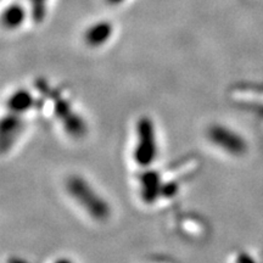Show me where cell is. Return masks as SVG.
Returning a JSON list of instances; mask_svg holds the SVG:
<instances>
[{
	"label": "cell",
	"mask_w": 263,
	"mask_h": 263,
	"mask_svg": "<svg viewBox=\"0 0 263 263\" xmlns=\"http://www.w3.org/2000/svg\"><path fill=\"white\" fill-rule=\"evenodd\" d=\"M67 195L93 221L105 222L111 216V206L105 197L82 176L67 177L65 180Z\"/></svg>",
	"instance_id": "6da1fadb"
},
{
	"label": "cell",
	"mask_w": 263,
	"mask_h": 263,
	"mask_svg": "<svg viewBox=\"0 0 263 263\" xmlns=\"http://www.w3.org/2000/svg\"><path fill=\"white\" fill-rule=\"evenodd\" d=\"M159 156L156 127L153 118L141 116L136 123V143L132 157L141 168L153 167Z\"/></svg>",
	"instance_id": "7a4b0ae2"
},
{
	"label": "cell",
	"mask_w": 263,
	"mask_h": 263,
	"mask_svg": "<svg viewBox=\"0 0 263 263\" xmlns=\"http://www.w3.org/2000/svg\"><path fill=\"white\" fill-rule=\"evenodd\" d=\"M206 138L216 149L229 156L239 157L248 151V141L245 138L226 124H211L206 129Z\"/></svg>",
	"instance_id": "3957f363"
},
{
	"label": "cell",
	"mask_w": 263,
	"mask_h": 263,
	"mask_svg": "<svg viewBox=\"0 0 263 263\" xmlns=\"http://www.w3.org/2000/svg\"><path fill=\"white\" fill-rule=\"evenodd\" d=\"M143 173L140 174L139 185H140V197L147 205H151L160 197H162L163 182L161 174L154 170L153 167L143 168Z\"/></svg>",
	"instance_id": "277c9868"
},
{
	"label": "cell",
	"mask_w": 263,
	"mask_h": 263,
	"mask_svg": "<svg viewBox=\"0 0 263 263\" xmlns=\"http://www.w3.org/2000/svg\"><path fill=\"white\" fill-rule=\"evenodd\" d=\"M114 34V26L107 21H100L85 29L83 39L90 48H100L110 41Z\"/></svg>",
	"instance_id": "5b68a950"
},
{
	"label": "cell",
	"mask_w": 263,
	"mask_h": 263,
	"mask_svg": "<svg viewBox=\"0 0 263 263\" xmlns=\"http://www.w3.org/2000/svg\"><path fill=\"white\" fill-rule=\"evenodd\" d=\"M34 105V97L32 93L25 88H20V89L12 91L6 99V107H8L10 114L18 115L22 116Z\"/></svg>",
	"instance_id": "8992f818"
},
{
	"label": "cell",
	"mask_w": 263,
	"mask_h": 263,
	"mask_svg": "<svg viewBox=\"0 0 263 263\" xmlns=\"http://www.w3.org/2000/svg\"><path fill=\"white\" fill-rule=\"evenodd\" d=\"M22 129L21 116L15 114H10L5 116L2 121V137H3V147L11 145L20 136Z\"/></svg>",
	"instance_id": "52a82bcc"
},
{
	"label": "cell",
	"mask_w": 263,
	"mask_h": 263,
	"mask_svg": "<svg viewBox=\"0 0 263 263\" xmlns=\"http://www.w3.org/2000/svg\"><path fill=\"white\" fill-rule=\"evenodd\" d=\"M26 11L21 5L12 4L3 14V24L6 28L16 29L25 22Z\"/></svg>",
	"instance_id": "ba28073f"
},
{
	"label": "cell",
	"mask_w": 263,
	"mask_h": 263,
	"mask_svg": "<svg viewBox=\"0 0 263 263\" xmlns=\"http://www.w3.org/2000/svg\"><path fill=\"white\" fill-rule=\"evenodd\" d=\"M65 128L67 129L68 133L73 134V136H80V134L85 132V124L83 120L80 116H76V115H70L68 117H66Z\"/></svg>",
	"instance_id": "9c48e42d"
},
{
	"label": "cell",
	"mask_w": 263,
	"mask_h": 263,
	"mask_svg": "<svg viewBox=\"0 0 263 263\" xmlns=\"http://www.w3.org/2000/svg\"><path fill=\"white\" fill-rule=\"evenodd\" d=\"M236 263H256V261L249 254H246V252H241V254L238 256Z\"/></svg>",
	"instance_id": "30bf717a"
},
{
	"label": "cell",
	"mask_w": 263,
	"mask_h": 263,
	"mask_svg": "<svg viewBox=\"0 0 263 263\" xmlns=\"http://www.w3.org/2000/svg\"><path fill=\"white\" fill-rule=\"evenodd\" d=\"M54 263H74V262L67 257H60V258H58Z\"/></svg>",
	"instance_id": "8fae6325"
},
{
	"label": "cell",
	"mask_w": 263,
	"mask_h": 263,
	"mask_svg": "<svg viewBox=\"0 0 263 263\" xmlns=\"http://www.w3.org/2000/svg\"><path fill=\"white\" fill-rule=\"evenodd\" d=\"M108 3H110V4H114V5H116V4H121V3H123L124 0H107Z\"/></svg>",
	"instance_id": "7c38bea8"
}]
</instances>
